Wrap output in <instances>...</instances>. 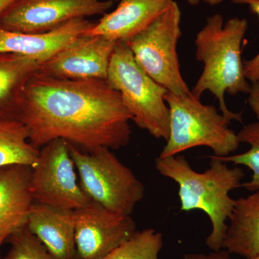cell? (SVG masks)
Masks as SVG:
<instances>
[{"mask_svg":"<svg viewBox=\"0 0 259 259\" xmlns=\"http://www.w3.org/2000/svg\"><path fill=\"white\" fill-rule=\"evenodd\" d=\"M209 158V168L204 172L194 171L180 154L158 156L155 166L160 175L178 185L181 210L199 209L208 216L212 230L206 238V245L212 251H219L223 248L227 222L236 202L230 192L241 187L245 173L240 167L228 166L214 155Z\"/></svg>","mask_w":259,"mask_h":259,"instance_id":"2","label":"cell"},{"mask_svg":"<svg viewBox=\"0 0 259 259\" xmlns=\"http://www.w3.org/2000/svg\"><path fill=\"white\" fill-rule=\"evenodd\" d=\"M236 5L248 7L250 12L256 15L259 20V0H230ZM245 77L250 83H259V52L251 59L243 62Z\"/></svg>","mask_w":259,"mask_h":259,"instance_id":"22","label":"cell"},{"mask_svg":"<svg viewBox=\"0 0 259 259\" xmlns=\"http://www.w3.org/2000/svg\"><path fill=\"white\" fill-rule=\"evenodd\" d=\"M248 30L246 19L233 18L223 21L217 13L209 16L195 40V57L204 65L203 71L192 90L200 99L208 91L219 103V110L231 123L243 122L242 112H232L227 107L225 95L248 94L251 90L244 74L241 59L242 45Z\"/></svg>","mask_w":259,"mask_h":259,"instance_id":"3","label":"cell"},{"mask_svg":"<svg viewBox=\"0 0 259 259\" xmlns=\"http://www.w3.org/2000/svg\"><path fill=\"white\" fill-rule=\"evenodd\" d=\"M18 120L40 150L56 139L93 151L130 142L131 114L107 80L66 79L36 71L24 88Z\"/></svg>","mask_w":259,"mask_h":259,"instance_id":"1","label":"cell"},{"mask_svg":"<svg viewBox=\"0 0 259 259\" xmlns=\"http://www.w3.org/2000/svg\"><path fill=\"white\" fill-rule=\"evenodd\" d=\"M81 189L92 202L131 215L145 197L144 184L107 148L82 151L69 144Z\"/></svg>","mask_w":259,"mask_h":259,"instance_id":"6","label":"cell"},{"mask_svg":"<svg viewBox=\"0 0 259 259\" xmlns=\"http://www.w3.org/2000/svg\"><path fill=\"white\" fill-rule=\"evenodd\" d=\"M169 109V134L159 156H176L187 150L204 146L214 156H230L239 147V140L230 122L215 107L204 105L192 92L165 95Z\"/></svg>","mask_w":259,"mask_h":259,"instance_id":"4","label":"cell"},{"mask_svg":"<svg viewBox=\"0 0 259 259\" xmlns=\"http://www.w3.org/2000/svg\"><path fill=\"white\" fill-rule=\"evenodd\" d=\"M175 0H120L86 34L127 42L149 26Z\"/></svg>","mask_w":259,"mask_h":259,"instance_id":"13","label":"cell"},{"mask_svg":"<svg viewBox=\"0 0 259 259\" xmlns=\"http://www.w3.org/2000/svg\"><path fill=\"white\" fill-rule=\"evenodd\" d=\"M248 103L259 121V83H251V90L248 93Z\"/></svg>","mask_w":259,"mask_h":259,"instance_id":"24","label":"cell"},{"mask_svg":"<svg viewBox=\"0 0 259 259\" xmlns=\"http://www.w3.org/2000/svg\"><path fill=\"white\" fill-rule=\"evenodd\" d=\"M14 2L15 0H0V15L3 14Z\"/></svg>","mask_w":259,"mask_h":259,"instance_id":"26","label":"cell"},{"mask_svg":"<svg viewBox=\"0 0 259 259\" xmlns=\"http://www.w3.org/2000/svg\"><path fill=\"white\" fill-rule=\"evenodd\" d=\"M113 4V0H15L0 15V28L47 32L75 19L106 14Z\"/></svg>","mask_w":259,"mask_h":259,"instance_id":"9","label":"cell"},{"mask_svg":"<svg viewBox=\"0 0 259 259\" xmlns=\"http://www.w3.org/2000/svg\"><path fill=\"white\" fill-rule=\"evenodd\" d=\"M95 23L75 19L55 29L37 33L0 28V53H10L47 61L75 39L84 35Z\"/></svg>","mask_w":259,"mask_h":259,"instance_id":"12","label":"cell"},{"mask_svg":"<svg viewBox=\"0 0 259 259\" xmlns=\"http://www.w3.org/2000/svg\"><path fill=\"white\" fill-rule=\"evenodd\" d=\"M69 143L51 141L40 150L32 167L30 191L34 201L62 208L79 209L91 203L78 182Z\"/></svg>","mask_w":259,"mask_h":259,"instance_id":"8","label":"cell"},{"mask_svg":"<svg viewBox=\"0 0 259 259\" xmlns=\"http://www.w3.org/2000/svg\"><path fill=\"white\" fill-rule=\"evenodd\" d=\"M187 1L188 2L189 4L192 5H198L201 1H202L211 6H215V5L221 4L224 0H187Z\"/></svg>","mask_w":259,"mask_h":259,"instance_id":"25","label":"cell"},{"mask_svg":"<svg viewBox=\"0 0 259 259\" xmlns=\"http://www.w3.org/2000/svg\"><path fill=\"white\" fill-rule=\"evenodd\" d=\"M44 61L0 53V120H18L24 88Z\"/></svg>","mask_w":259,"mask_h":259,"instance_id":"17","label":"cell"},{"mask_svg":"<svg viewBox=\"0 0 259 259\" xmlns=\"http://www.w3.org/2000/svg\"><path fill=\"white\" fill-rule=\"evenodd\" d=\"M184 259H232L230 253L226 250L212 251L205 254L200 253H187L184 255Z\"/></svg>","mask_w":259,"mask_h":259,"instance_id":"23","label":"cell"},{"mask_svg":"<svg viewBox=\"0 0 259 259\" xmlns=\"http://www.w3.org/2000/svg\"><path fill=\"white\" fill-rule=\"evenodd\" d=\"M107 81L120 94L124 106L139 128L157 139L169 134V109L166 89L141 69L125 42H117Z\"/></svg>","mask_w":259,"mask_h":259,"instance_id":"5","label":"cell"},{"mask_svg":"<svg viewBox=\"0 0 259 259\" xmlns=\"http://www.w3.org/2000/svg\"><path fill=\"white\" fill-rule=\"evenodd\" d=\"M163 235L153 228L136 231L134 236L103 259H159Z\"/></svg>","mask_w":259,"mask_h":259,"instance_id":"19","label":"cell"},{"mask_svg":"<svg viewBox=\"0 0 259 259\" xmlns=\"http://www.w3.org/2000/svg\"><path fill=\"white\" fill-rule=\"evenodd\" d=\"M9 235L8 234H0V247L3 245V243H4L5 241H6L8 239V237H9Z\"/></svg>","mask_w":259,"mask_h":259,"instance_id":"27","label":"cell"},{"mask_svg":"<svg viewBox=\"0 0 259 259\" xmlns=\"http://www.w3.org/2000/svg\"><path fill=\"white\" fill-rule=\"evenodd\" d=\"M10 248L4 259H56L25 226L8 238Z\"/></svg>","mask_w":259,"mask_h":259,"instance_id":"21","label":"cell"},{"mask_svg":"<svg viewBox=\"0 0 259 259\" xmlns=\"http://www.w3.org/2000/svg\"><path fill=\"white\" fill-rule=\"evenodd\" d=\"M223 248L245 259L259 254V190L236 199Z\"/></svg>","mask_w":259,"mask_h":259,"instance_id":"16","label":"cell"},{"mask_svg":"<svg viewBox=\"0 0 259 259\" xmlns=\"http://www.w3.org/2000/svg\"><path fill=\"white\" fill-rule=\"evenodd\" d=\"M40 150L30 141L26 127L18 120H0V168L23 164L33 167Z\"/></svg>","mask_w":259,"mask_h":259,"instance_id":"18","label":"cell"},{"mask_svg":"<svg viewBox=\"0 0 259 259\" xmlns=\"http://www.w3.org/2000/svg\"><path fill=\"white\" fill-rule=\"evenodd\" d=\"M182 14L177 2L142 32L126 42L136 62L154 81L175 94L190 92L181 73L177 44Z\"/></svg>","mask_w":259,"mask_h":259,"instance_id":"7","label":"cell"},{"mask_svg":"<svg viewBox=\"0 0 259 259\" xmlns=\"http://www.w3.org/2000/svg\"><path fill=\"white\" fill-rule=\"evenodd\" d=\"M74 214L77 259H103L137 231L131 215L112 212L93 202Z\"/></svg>","mask_w":259,"mask_h":259,"instance_id":"10","label":"cell"},{"mask_svg":"<svg viewBox=\"0 0 259 259\" xmlns=\"http://www.w3.org/2000/svg\"><path fill=\"white\" fill-rule=\"evenodd\" d=\"M116 44L84 34L42 63L37 71L60 79L106 80Z\"/></svg>","mask_w":259,"mask_h":259,"instance_id":"11","label":"cell"},{"mask_svg":"<svg viewBox=\"0 0 259 259\" xmlns=\"http://www.w3.org/2000/svg\"><path fill=\"white\" fill-rule=\"evenodd\" d=\"M32 169L23 164L0 168V234L10 236L26 226L35 202L30 191Z\"/></svg>","mask_w":259,"mask_h":259,"instance_id":"15","label":"cell"},{"mask_svg":"<svg viewBox=\"0 0 259 259\" xmlns=\"http://www.w3.org/2000/svg\"><path fill=\"white\" fill-rule=\"evenodd\" d=\"M237 136L240 143L249 145L248 151L240 154L216 157L226 163L231 162L236 166L250 168L253 172L251 180L241 184V187L250 192H255L259 190V121L245 125Z\"/></svg>","mask_w":259,"mask_h":259,"instance_id":"20","label":"cell"},{"mask_svg":"<svg viewBox=\"0 0 259 259\" xmlns=\"http://www.w3.org/2000/svg\"><path fill=\"white\" fill-rule=\"evenodd\" d=\"M247 259H259V254L255 255V256H254V257H252V258H247Z\"/></svg>","mask_w":259,"mask_h":259,"instance_id":"28","label":"cell"},{"mask_svg":"<svg viewBox=\"0 0 259 259\" xmlns=\"http://www.w3.org/2000/svg\"><path fill=\"white\" fill-rule=\"evenodd\" d=\"M26 227L56 259H76L73 209L35 202Z\"/></svg>","mask_w":259,"mask_h":259,"instance_id":"14","label":"cell"}]
</instances>
